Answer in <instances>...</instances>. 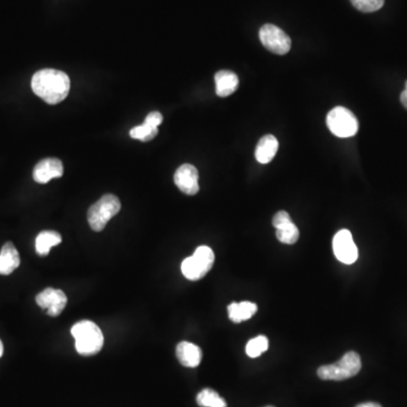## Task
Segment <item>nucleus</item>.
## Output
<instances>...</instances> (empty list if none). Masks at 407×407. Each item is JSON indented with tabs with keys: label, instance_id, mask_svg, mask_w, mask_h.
Wrapping results in <instances>:
<instances>
[{
	"label": "nucleus",
	"instance_id": "nucleus-1",
	"mask_svg": "<svg viewBox=\"0 0 407 407\" xmlns=\"http://www.w3.org/2000/svg\"><path fill=\"white\" fill-rule=\"evenodd\" d=\"M33 92L49 104L63 102L69 94L71 80L66 73L56 69H41L33 75Z\"/></svg>",
	"mask_w": 407,
	"mask_h": 407
},
{
	"label": "nucleus",
	"instance_id": "nucleus-2",
	"mask_svg": "<svg viewBox=\"0 0 407 407\" xmlns=\"http://www.w3.org/2000/svg\"><path fill=\"white\" fill-rule=\"evenodd\" d=\"M75 339V348L80 355L89 357L101 351L104 344L103 334L98 325L91 320H82L71 330Z\"/></svg>",
	"mask_w": 407,
	"mask_h": 407
},
{
	"label": "nucleus",
	"instance_id": "nucleus-3",
	"mask_svg": "<svg viewBox=\"0 0 407 407\" xmlns=\"http://www.w3.org/2000/svg\"><path fill=\"white\" fill-rule=\"evenodd\" d=\"M120 209L121 202L118 197L111 193L104 195L87 212V221L91 229L96 232L102 231L108 222L119 213Z\"/></svg>",
	"mask_w": 407,
	"mask_h": 407
},
{
	"label": "nucleus",
	"instance_id": "nucleus-4",
	"mask_svg": "<svg viewBox=\"0 0 407 407\" xmlns=\"http://www.w3.org/2000/svg\"><path fill=\"white\" fill-rule=\"evenodd\" d=\"M361 367L362 363L359 354L357 352H348L334 364L320 367L317 373L323 380L341 381L357 376Z\"/></svg>",
	"mask_w": 407,
	"mask_h": 407
},
{
	"label": "nucleus",
	"instance_id": "nucleus-5",
	"mask_svg": "<svg viewBox=\"0 0 407 407\" xmlns=\"http://www.w3.org/2000/svg\"><path fill=\"white\" fill-rule=\"evenodd\" d=\"M215 256L213 250L207 246H200L191 257L184 259L182 264V272L188 280L198 281L211 271L214 265Z\"/></svg>",
	"mask_w": 407,
	"mask_h": 407
},
{
	"label": "nucleus",
	"instance_id": "nucleus-6",
	"mask_svg": "<svg viewBox=\"0 0 407 407\" xmlns=\"http://www.w3.org/2000/svg\"><path fill=\"white\" fill-rule=\"evenodd\" d=\"M328 128L335 136L348 138L359 131V121L352 111L344 107H336L327 114Z\"/></svg>",
	"mask_w": 407,
	"mask_h": 407
},
{
	"label": "nucleus",
	"instance_id": "nucleus-7",
	"mask_svg": "<svg viewBox=\"0 0 407 407\" xmlns=\"http://www.w3.org/2000/svg\"><path fill=\"white\" fill-rule=\"evenodd\" d=\"M262 45L273 54H286L291 50V39L284 31L274 24H265L259 30Z\"/></svg>",
	"mask_w": 407,
	"mask_h": 407
},
{
	"label": "nucleus",
	"instance_id": "nucleus-8",
	"mask_svg": "<svg viewBox=\"0 0 407 407\" xmlns=\"http://www.w3.org/2000/svg\"><path fill=\"white\" fill-rule=\"evenodd\" d=\"M333 249L336 258L343 264H353L359 257L357 247L354 244L351 232L348 230H341L336 233L333 239Z\"/></svg>",
	"mask_w": 407,
	"mask_h": 407
},
{
	"label": "nucleus",
	"instance_id": "nucleus-9",
	"mask_svg": "<svg viewBox=\"0 0 407 407\" xmlns=\"http://www.w3.org/2000/svg\"><path fill=\"white\" fill-rule=\"evenodd\" d=\"M36 304L45 310L51 317L59 316L67 304V295L65 292L57 288H48L40 292L36 297Z\"/></svg>",
	"mask_w": 407,
	"mask_h": 407
},
{
	"label": "nucleus",
	"instance_id": "nucleus-10",
	"mask_svg": "<svg viewBox=\"0 0 407 407\" xmlns=\"http://www.w3.org/2000/svg\"><path fill=\"white\" fill-rule=\"evenodd\" d=\"M198 170L191 165V164H182L178 168L175 175V184L177 187L189 196H193L200 191V184H198Z\"/></svg>",
	"mask_w": 407,
	"mask_h": 407
},
{
	"label": "nucleus",
	"instance_id": "nucleus-11",
	"mask_svg": "<svg viewBox=\"0 0 407 407\" xmlns=\"http://www.w3.org/2000/svg\"><path fill=\"white\" fill-rule=\"evenodd\" d=\"M63 175V162L56 158L40 161L33 170V179L38 184H48L52 179L60 178Z\"/></svg>",
	"mask_w": 407,
	"mask_h": 407
},
{
	"label": "nucleus",
	"instance_id": "nucleus-12",
	"mask_svg": "<svg viewBox=\"0 0 407 407\" xmlns=\"http://www.w3.org/2000/svg\"><path fill=\"white\" fill-rule=\"evenodd\" d=\"M177 357L182 366L187 368H196L202 361V350L200 346L191 342H182L177 345Z\"/></svg>",
	"mask_w": 407,
	"mask_h": 407
},
{
	"label": "nucleus",
	"instance_id": "nucleus-13",
	"mask_svg": "<svg viewBox=\"0 0 407 407\" xmlns=\"http://www.w3.org/2000/svg\"><path fill=\"white\" fill-rule=\"evenodd\" d=\"M277 149H279V140L273 135H265L259 140L256 147V160L259 163L267 164L275 158Z\"/></svg>",
	"mask_w": 407,
	"mask_h": 407
},
{
	"label": "nucleus",
	"instance_id": "nucleus-14",
	"mask_svg": "<svg viewBox=\"0 0 407 407\" xmlns=\"http://www.w3.org/2000/svg\"><path fill=\"white\" fill-rule=\"evenodd\" d=\"M21 264L17 249L12 242L3 244L0 251V275H9Z\"/></svg>",
	"mask_w": 407,
	"mask_h": 407
},
{
	"label": "nucleus",
	"instance_id": "nucleus-15",
	"mask_svg": "<svg viewBox=\"0 0 407 407\" xmlns=\"http://www.w3.org/2000/svg\"><path fill=\"white\" fill-rule=\"evenodd\" d=\"M216 94L220 98H226L237 91L239 87V78L231 71H220L215 74Z\"/></svg>",
	"mask_w": 407,
	"mask_h": 407
},
{
	"label": "nucleus",
	"instance_id": "nucleus-16",
	"mask_svg": "<svg viewBox=\"0 0 407 407\" xmlns=\"http://www.w3.org/2000/svg\"><path fill=\"white\" fill-rule=\"evenodd\" d=\"M257 304L249 301H242V302H233L228 306L230 320L233 321L235 324L242 323L251 318L256 312H257Z\"/></svg>",
	"mask_w": 407,
	"mask_h": 407
},
{
	"label": "nucleus",
	"instance_id": "nucleus-17",
	"mask_svg": "<svg viewBox=\"0 0 407 407\" xmlns=\"http://www.w3.org/2000/svg\"><path fill=\"white\" fill-rule=\"evenodd\" d=\"M61 235L56 231H43L36 237V250L40 256H47L52 247L61 242Z\"/></svg>",
	"mask_w": 407,
	"mask_h": 407
},
{
	"label": "nucleus",
	"instance_id": "nucleus-18",
	"mask_svg": "<svg viewBox=\"0 0 407 407\" xmlns=\"http://www.w3.org/2000/svg\"><path fill=\"white\" fill-rule=\"evenodd\" d=\"M197 404L202 407H228L226 401L211 388H206L197 395Z\"/></svg>",
	"mask_w": 407,
	"mask_h": 407
},
{
	"label": "nucleus",
	"instance_id": "nucleus-19",
	"mask_svg": "<svg viewBox=\"0 0 407 407\" xmlns=\"http://www.w3.org/2000/svg\"><path fill=\"white\" fill-rule=\"evenodd\" d=\"M300 237V232L293 222L283 224L276 229V238L282 244H295Z\"/></svg>",
	"mask_w": 407,
	"mask_h": 407
},
{
	"label": "nucleus",
	"instance_id": "nucleus-20",
	"mask_svg": "<svg viewBox=\"0 0 407 407\" xmlns=\"http://www.w3.org/2000/svg\"><path fill=\"white\" fill-rule=\"evenodd\" d=\"M158 133V127L144 122L143 125L137 126L131 129V137L134 140H142V142H151V140H154Z\"/></svg>",
	"mask_w": 407,
	"mask_h": 407
},
{
	"label": "nucleus",
	"instance_id": "nucleus-21",
	"mask_svg": "<svg viewBox=\"0 0 407 407\" xmlns=\"http://www.w3.org/2000/svg\"><path fill=\"white\" fill-rule=\"evenodd\" d=\"M268 345H269L268 339L264 335H259L255 339H250L247 346H246V352H247L248 357H260L264 352L267 351Z\"/></svg>",
	"mask_w": 407,
	"mask_h": 407
},
{
	"label": "nucleus",
	"instance_id": "nucleus-22",
	"mask_svg": "<svg viewBox=\"0 0 407 407\" xmlns=\"http://www.w3.org/2000/svg\"><path fill=\"white\" fill-rule=\"evenodd\" d=\"M351 3L360 12L373 13L383 6L385 0H351Z\"/></svg>",
	"mask_w": 407,
	"mask_h": 407
},
{
	"label": "nucleus",
	"instance_id": "nucleus-23",
	"mask_svg": "<svg viewBox=\"0 0 407 407\" xmlns=\"http://www.w3.org/2000/svg\"><path fill=\"white\" fill-rule=\"evenodd\" d=\"M288 222H292L291 216L286 211L277 212L276 214L274 215L273 219V225L275 228H280L283 224L288 223Z\"/></svg>",
	"mask_w": 407,
	"mask_h": 407
},
{
	"label": "nucleus",
	"instance_id": "nucleus-24",
	"mask_svg": "<svg viewBox=\"0 0 407 407\" xmlns=\"http://www.w3.org/2000/svg\"><path fill=\"white\" fill-rule=\"evenodd\" d=\"M145 122H147L149 125L154 126V127L158 128V126L163 122V116H162L160 112H158V111H153V112L147 114Z\"/></svg>",
	"mask_w": 407,
	"mask_h": 407
},
{
	"label": "nucleus",
	"instance_id": "nucleus-25",
	"mask_svg": "<svg viewBox=\"0 0 407 407\" xmlns=\"http://www.w3.org/2000/svg\"><path fill=\"white\" fill-rule=\"evenodd\" d=\"M401 102L403 105H404L405 109L407 110V80L405 83V89L401 92Z\"/></svg>",
	"mask_w": 407,
	"mask_h": 407
},
{
	"label": "nucleus",
	"instance_id": "nucleus-26",
	"mask_svg": "<svg viewBox=\"0 0 407 407\" xmlns=\"http://www.w3.org/2000/svg\"><path fill=\"white\" fill-rule=\"evenodd\" d=\"M357 407H383L380 404L378 403H373V401H369V403H363V404L357 405Z\"/></svg>",
	"mask_w": 407,
	"mask_h": 407
},
{
	"label": "nucleus",
	"instance_id": "nucleus-27",
	"mask_svg": "<svg viewBox=\"0 0 407 407\" xmlns=\"http://www.w3.org/2000/svg\"><path fill=\"white\" fill-rule=\"evenodd\" d=\"M3 353V343H1V341H0V357H1Z\"/></svg>",
	"mask_w": 407,
	"mask_h": 407
},
{
	"label": "nucleus",
	"instance_id": "nucleus-28",
	"mask_svg": "<svg viewBox=\"0 0 407 407\" xmlns=\"http://www.w3.org/2000/svg\"><path fill=\"white\" fill-rule=\"evenodd\" d=\"M266 407H274V406H266Z\"/></svg>",
	"mask_w": 407,
	"mask_h": 407
}]
</instances>
